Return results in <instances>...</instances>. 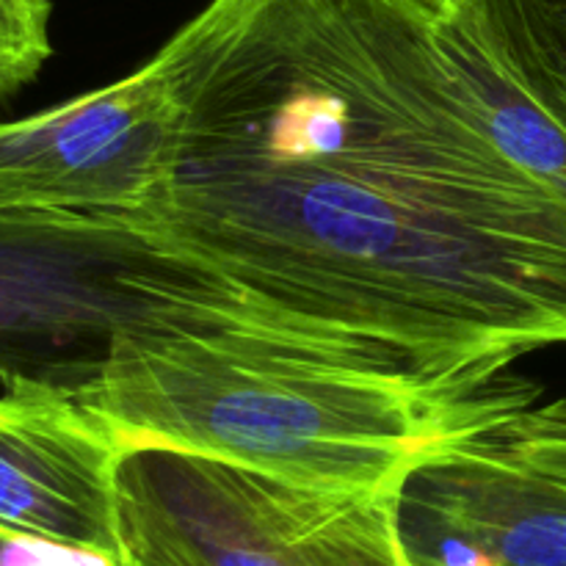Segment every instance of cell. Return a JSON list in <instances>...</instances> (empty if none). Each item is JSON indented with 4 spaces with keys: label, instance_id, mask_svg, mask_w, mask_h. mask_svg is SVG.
Returning a JSON list of instances; mask_svg holds the SVG:
<instances>
[{
    "label": "cell",
    "instance_id": "obj_11",
    "mask_svg": "<svg viewBox=\"0 0 566 566\" xmlns=\"http://www.w3.org/2000/svg\"><path fill=\"white\" fill-rule=\"evenodd\" d=\"M0 566H114L111 558L99 556V553L75 551V547L53 545V542L42 539H17L11 545L9 556Z\"/></svg>",
    "mask_w": 566,
    "mask_h": 566
},
{
    "label": "cell",
    "instance_id": "obj_4",
    "mask_svg": "<svg viewBox=\"0 0 566 566\" xmlns=\"http://www.w3.org/2000/svg\"><path fill=\"white\" fill-rule=\"evenodd\" d=\"M116 542L114 566H409L396 486L302 484L171 448L122 457Z\"/></svg>",
    "mask_w": 566,
    "mask_h": 566
},
{
    "label": "cell",
    "instance_id": "obj_12",
    "mask_svg": "<svg viewBox=\"0 0 566 566\" xmlns=\"http://www.w3.org/2000/svg\"><path fill=\"white\" fill-rule=\"evenodd\" d=\"M17 539H22V536L14 534L11 528H6V525H0V564L6 562V556H9L11 545H14Z\"/></svg>",
    "mask_w": 566,
    "mask_h": 566
},
{
    "label": "cell",
    "instance_id": "obj_10",
    "mask_svg": "<svg viewBox=\"0 0 566 566\" xmlns=\"http://www.w3.org/2000/svg\"><path fill=\"white\" fill-rule=\"evenodd\" d=\"M525 429H528L534 446L545 453L551 462L566 470V401H551L525 407Z\"/></svg>",
    "mask_w": 566,
    "mask_h": 566
},
{
    "label": "cell",
    "instance_id": "obj_6",
    "mask_svg": "<svg viewBox=\"0 0 566 566\" xmlns=\"http://www.w3.org/2000/svg\"><path fill=\"white\" fill-rule=\"evenodd\" d=\"M175 105L155 66L0 119V210L138 216L164 180Z\"/></svg>",
    "mask_w": 566,
    "mask_h": 566
},
{
    "label": "cell",
    "instance_id": "obj_1",
    "mask_svg": "<svg viewBox=\"0 0 566 566\" xmlns=\"http://www.w3.org/2000/svg\"><path fill=\"white\" fill-rule=\"evenodd\" d=\"M169 160L133 219L304 324L475 390L566 346V133L426 0H210L149 59Z\"/></svg>",
    "mask_w": 566,
    "mask_h": 566
},
{
    "label": "cell",
    "instance_id": "obj_9",
    "mask_svg": "<svg viewBox=\"0 0 566 566\" xmlns=\"http://www.w3.org/2000/svg\"><path fill=\"white\" fill-rule=\"evenodd\" d=\"M50 0H0V97L20 92L53 53Z\"/></svg>",
    "mask_w": 566,
    "mask_h": 566
},
{
    "label": "cell",
    "instance_id": "obj_3",
    "mask_svg": "<svg viewBox=\"0 0 566 566\" xmlns=\"http://www.w3.org/2000/svg\"><path fill=\"white\" fill-rule=\"evenodd\" d=\"M247 296L133 216L0 210V385L83 396L122 335Z\"/></svg>",
    "mask_w": 566,
    "mask_h": 566
},
{
    "label": "cell",
    "instance_id": "obj_8",
    "mask_svg": "<svg viewBox=\"0 0 566 566\" xmlns=\"http://www.w3.org/2000/svg\"><path fill=\"white\" fill-rule=\"evenodd\" d=\"M464 25L566 133V0H464Z\"/></svg>",
    "mask_w": 566,
    "mask_h": 566
},
{
    "label": "cell",
    "instance_id": "obj_13",
    "mask_svg": "<svg viewBox=\"0 0 566 566\" xmlns=\"http://www.w3.org/2000/svg\"><path fill=\"white\" fill-rule=\"evenodd\" d=\"M426 3H434V6H440V9H451V11H459V9H462V3H464V0H426Z\"/></svg>",
    "mask_w": 566,
    "mask_h": 566
},
{
    "label": "cell",
    "instance_id": "obj_2",
    "mask_svg": "<svg viewBox=\"0 0 566 566\" xmlns=\"http://www.w3.org/2000/svg\"><path fill=\"white\" fill-rule=\"evenodd\" d=\"M475 390L431 385L390 348L249 296L122 335L77 398L127 451L171 448L302 484L387 490Z\"/></svg>",
    "mask_w": 566,
    "mask_h": 566
},
{
    "label": "cell",
    "instance_id": "obj_5",
    "mask_svg": "<svg viewBox=\"0 0 566 566\" xmlns=\"http://www.w3.org/2000/svg\"><path fill=\"white\" fill-rule=\"evenodd\" d=\"M534 398L497 376L409 462L396 484L409 566H566V470L525 429Z\"/></svg>",
    "mask_w": 566,
    "mask_h": 566
},
{
    "label": "cell",
    "instance_id": "obj_7",
    "mask_svg": "<svg viewBox=\"0 0 566 566\" xmlns=\"http://www.w3.org/2000/svg\"><path fill=\"white\" fill-rule=\"evenodd\" d=\"M127 448L77 396H0V525L28 539L116 558V470Z\"/></svg>",
    "mask_w": 566,
    "mask_h": 566
}]
</instances>
